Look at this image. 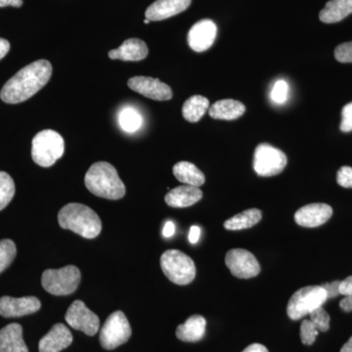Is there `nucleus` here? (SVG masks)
I'll list each match as a JSON object with an SVG mask.
<instances>
[{
  "mask_svg": "<svg viewBox=\"0 0 352 352\" xmlns=\"http://www.w3.org/2000/svg\"><path fill=\"white\" fill-rule=\"evenodd\" d=\"M0 352H1V351H0Z\"/></svg>",
  "mask_w": 352,
  "mask_h": 352,
  "instance_id": "46",
  "label": "nucleus"
},
{
  "mask_svg": "<svg viewBox=\"0 0 352 352\" xmlns=\"http://www.w3.org/2000/svg\"><path fill=\"white\" fill-rule=\"evenodd\" d=\"M52 76V65L47 60H38L21 69L4 85L0 98L7 104L27 101L45 87Z\"/></svg>",
  "mask_w": 352,
  "mask_h": 352,
  "instance_id": "1",
  "label": "nucleus"
},
{
  "mask_svg": "<svg viewBox=\"0 0 352 352\" xmlns=\"http://www.w3.org/2000/svg\"><path fill=\"white\" fill-rule=\"evenodd\" d=\"M131 327L122 311H115L108 317L100 331V344L103 349L113 351L126 344L131 337Z\"/></svg>",
  "mask_w": 352,
  "mask_h": 352,
  "instance_id": "8",
  "label": "nucleus"
},
{
  "mask_svg": "<svg viewBox=\"0 0 352 352\" xmlns=\"http://www.w3.org/2000/svg\"><path fill=\"white\" fill-rule=\"evenodd\" d=\"M340 352H352V336L349 342L344 344V346L340 349Z\"/></svg>",
  "mask_w": 352,
  "mask_h": 352,
  "instance_id": "44",
  "label": "nucleus"
},
{
  "mask_svg": "<svg viewBox=\"0 0 352 352\" xmlns=\"http://www.w3.org/2000/svg\"><path fill=\"white\" fill-rule=\"evenodd\" d=\"M59 226L87 239H94L102 230L99 215L92 208L78 203H69L58 214Z\"/></svg>",
  "mask_w": 352,
  "mask_h": 352,
  "instance_id": "3",
  "label": "nucleus"
},
{
  "mask_svg": "<svg viewBox=\"0 0 352 352\" xmlns=\"http://www.w3.org/2000/svg\"><path fill=\"white\" fill-rule=\"evenodd\" d=\"M85 184L94 195L108 200H120L126 195L124 182L117 170L107 162L92 164L85 175Z\"/></svg>",
  "mask_w": 352,
  "mask_h": 352,
  "instance_id": "2",
  "label": "nucleus"
},
{
  "mask_svg": "<svg viewBox=\"0 0 352 352\" xmlns=\"http://www.w3.org/2000/svg\"><path fill=\"white\" fill-rule=\"evenodd\" d=\"M10 50V43L6 39L0 38V60L6 56Z\"/></svg>",
  "mask_w": 352,
  "mask_h": 352,
  "instance_id": "39",
  "label": "nucleus"
},
{
  "mask_svg": "<svg viewBox=\"0 0 352 352\" xmlns=\"http://www.w3.org/2000/svg\"><path fill=\"white\" fill-rule=\"evenodd\" d=\"M245 111V105L240 101L223 99L215 102L214 105L208 109V113L212 119L232 120L242 117Z\"/></svg>",
  "mask_w": 352,
  "mask_h": 352,
  "instance_id": "22",
  "label": "nucleus"
},
{
  "mask_svg": "<svg viewBox=\"0 0 352 352\" xmlns=\"http://www.w3.org/2000/svg\"><path fill=\"white\" fill-rule=\"evenodd\" d=\"M203 198V192L199 187L182 185L170 190L164 201L171 208H187L195 205Z\"/></svg>",
  "mask_w": 352,
  "mask_h": 352,
  "instance_id": "19",
  "label": "nucleus"
},
{
  "mask_svg": "<svg viewBox=\"0 0 352 352\" xmlns=\"http://www.w3.org/2000/svg\"><path fill=\"white\" fill-rule=\"evenodd\" d=\"M333 208L327 204H309L296 210L295 221L298 226L314 228L323 226L332 217Z\"/></svg>",
  "mask_w": 352,
  "mask_h": 352,
  "instance_id": "15",
  "label": "nucleus"
},
{
  "mask_svg": "<svg viewBox=\"0 0 352 352\" xmlns=\"http://www.w3.org/2000/svg\"><path fill=\"white\" fill-rule=\"evenodd\" d=\"M72 342L73 335L69 329L64 324L58 323L39 342V352H60L71 346Z\"/></svg>",
  "mask_w": 352,
  "mask_h": 352,
  "instance_id": "16",
  "label": "nucleus"
},
{
  "mask_svg": "<svg viewBox=\"0 0 352 352\" xmlns=\"http://www.w3.org/2000/svg\"><path fill=\"white\" fill-rule=\"evenodd\" d=\"M17 254L15 243L12 240L0 241V274L7 270Z\"/></svg>",
  "mask_w": 352,
  "mask_h": 352,
  "instance_id": "29",
  "label": "nucleus"
},
{
  "mask_svg": "<svg viewBox=\"0 0 352 352\" xmlns=\"http://www.w3.org/2000/svg\"><path fill=\"white\" fill-rule=\"evenodd\" d=\"M207 321L201 315H193L176 329V337L185 342H196L203 339Z\"/></svg>",
  "mask_w": 352,
  "mask_h": 352,
  "instance_id": "21",
  "label": "nucleus"
},
{
  "mask_svg": "<svg viewBox=\"0 0 352 352\" xmlns=\"http://www.w3.org/2000/svg\"><path fill=\"white\" fill-rule=\"evenodd\" d=\"M175 232V223L173 221H168L164 224L163 234L164 237L170 238Z\"/></svg>",
  "mask_w": 352,
  "mask_h": 352,
  "instance_id": "41",
  "label": "nucleus"
},
{
  "mask_svg": "<svg viewBox=\"0 0 352 352\" xmlns=\"http://www.w3.org/2000/svg\"><path fill=\"white\" fill-rule=\"evenodd\" d=\"M147 44L139 38H129L117 50L109 51V58L122 61H141L148 56Z\"/></svg>",
  "mask_w": 352,
  "mask_h": 352,
  "instance_id": "18",
  "label": "nucleus"
},
{
  "mask_svg": "<svg viewBox=\"0 0 352 352\" xmlns=\"http://www.w3.org/2000/svg\"><path fill=\"white\" fill-rule=\"evenodd\" d=\"M217 27L212 20L204 19L197 22L190 29L187 41L190 48L195 52L210 50L217 38Z\"/></svg>",
  "mask_w": 352,
  "mask_h": 352,
  "instance_id": "14",
  "label": "nucleus"
},
{
  "mask_svg": "<svg viewBox=\"0 0 352 352\" xmlns=\"http://www.w3.org/2000/svg\"><path fill=\"white\" fill-rule=\"evenodd\" d=\"M119 124L122 131L133 133L142 126V116L133 107H124L119 113Z\"/></svg>",
  "mask_w": 352,
  "mask_h": 352,
  "instance_id": "27",
  "label": "nucleus"
},
{
  "mask_svg": "<svg viewBox=\"0 0 352 352\" xmlns=\"http://www.w3.org/2000/svg\"><path fill=\"white\" fill-rule=\"evenodd\" d=\"M328 300L322 286H307L298 289L289 298L287 314L292 320H300Z\"/></svg>",
  "mask_w": 352,
  "mask_h": 352,
  "instance_id": "7",
  "label": "nucleus"
},
{
  "mask_svg": "<svg viewBox=\"0 0 352 352\" xmlns=\"http://www.w3.org/2000/svg\"><path fill=\"white\" fill-rule=\"evenodd\" d=\"M201 229L198 226H194L191 227L189 232V241L191 244H196L200 239Z\"/></svg>",
  "mask_w": 352,
  "mask_h": 352,
  "instance_id": "38",
  "label": "nucleus"
},
{
  "mask_svg": "<svg viewBox=\"0 0 352 352\" xmlns=\"http://www.w3.org/2000/svg\"><path fill=\"white\" fill-rule=\"evenodd\" d=\"M340 281H333L332 283H326L322 285V288L325 289L328 298H336L340 295L339 287Z\"/></svg>",
  "mask_w": 352,
  "mask_h": 352,
  "instance_id": "36",
  "label": "nucleus"
},
{
  "mask_svg": "<svg viewBox=\"0 0 352 352\" xmlns=\"http://www.w3.org/2000/svg\"><path fill=\"white\" fill-rule=\"evenodd\" d=\"M65 320L75 330L87 336L96 335L100 328V320L94 312L88 309L82 300H75L67 310Z\"/></svg>",
  "mask_w": 352,
  "mask_h": 352,
  "instance_id": "11",
  "label": "nucleus"
},
{
  "mask_svg": "<svg viewBox=\"0 0 352 352\" xmlns=\"http://www.w3.org/2000/svg\"><path fill=\"white\" fill-rule=\"evenodd\" d=\"M161 267L170 281L182 286L192 283L196 277L193 259L178 250H168L162 254Z\"/></svg>",
  "mask_w": 352,
  "mask_h": 352,
  "instance_id": "5",
  "label": "nucleus"
},
{
  "mask_svg": "<svg viewBox=\"0 0 352 352\" xmlns=\"http://www.w3.org/2000/svg\"><path fill=\"white\" fill-rule=\"evenodd\" d=\"M340 307L344 311L352 312V296H346L340 302Z\"/></svg>",
  "mask_w": 352,
  "mask_h": 352,
  "instance_id": "40",
  "label": "nucleus"
},
{
  "mask_svg": "<svg viewBox=\"0 0 352 352\" xmlns=\"http://www.w3.org/2000/svg\"><path fill=\"white\" fill-rule=\"evenodd\" d=\"M226 264L231 274L239 279H251L261 273L258 259L247 250H230L226 254Z\"/></svg>",
  "mask_w": 352,
  "mask_h": 352,
  "instance_id": "10",
  "label": "nucleus"
},
{
  "mask_svg": "<svg viewBox=\"0 0 352 352\" xmlns=\"http://www.w3.org/2000/svg\"><path fill=\"white\" fill-rule=\"evenodd\" d=\"M318 333V329L310 319H305L302 321V325H300V339H302L303 344L305 346L314 344Z\"/></svg>",
  "mask_w": 352,
  "mask_h": 352,
  "instance_id": "31",
  "label": "nucleus"
},
{
  "mask_svg": "<svg viewBox=\"0 0 352 352\" xmlns=\"http://www.w3.org/2000/svg\"><path fill=\"white\" fill-rule=\"evenodd\" d=\"M80 271L75 265H67L60 270L44 271L41 284L47 293L54 296H69L75 293L80 285Z\"/></svg>",
  "mask_w": 352,
  "mask_h": 352,
  "instance_id": "6",
  "label": "nucleus"
},
{
  "mask_svg": "<svg viewBox=\"0 0 352 352\" xmlns=\"http://www.w3.org/2000/svg\"><path fill=\"white\" fill-rule=\"evenodd\" d=\"M337 182L344 188H352V168L351 166H342L338 171Z\"/></svg>",
  "mask_w": 352,
  "mask_h": 352,
  "instance_id": "34",
  "label": "nucleus"
},
{
  "mask_svg": "<svg viewBox=\"0 0 352 352\" xmlns=\"http://www.w3.org/2000/svg\"><path fill=\"white\" fill-rule=\"evenodd\" d=\"M271 99L276 104L286 103L289 98V85L283 80H277L270 94Z\"/></svg>",
  "mask_w": 352,
  "mask_h": 352,
  "instance_id": "32",
  "label": "nucleus"
},
{
  "mask_svg": "<svg viewBox=\"0 0 352 352\" xmlns=\"http://www.w3.org/2000/svg\"><path fill=\"white\" fill-rule=\"evenodd\" d=\"M340 129L342 132L352 131V102L342 108Z\"/></svg>",
  "mask_w": 352,
  "mask_h": 352,
  "instance_id": "35",
  "label": "nucleus"
},
{
  "mask_svg": "<svg viewBox=\"0 0 352 352\" xmlns=\"http://www.w3.org/2000/svg\"><path fill=\"white\" fill-rule=\"evenodd\" d=\"M22 6L23 0H0V7H21Z\"/></svg>",
  "mask_w": 352,
  "mask_h": 352,
  "instance_id": "43",
  "label": "nucleus"
},
{
  "mask_svg": "<svg viewBox=\"0 0 352 352\" xmlns=\"http://www.w3.org/2000/svg\"><path fill=\"white\" fill-rule=\"evenodd\" d=\"M133 91L156 101H168L173 98L171 88L157 78L150 76H134L127 82Z\"/></svg>",
  "mask_w": 352,
  "mask_h": 352,
  "instance_id": "12",
  "label": "nucleus"
},
{
  "mask_svg": "<svg viewBox=\"0 0 352 352\" xmlns=\"http://www.w3.org/2000/svg\"><path fill=\"white\" fill-rule=\"evenodd\" d=\"M144 23H145V24H149L150 21H149V20H148V19H145V20H144Z\"/></svg>",
  "mask_w": 352,
  "mask_h": 352,
  "instance_id": "45",
  "label": "nucleus"
},
{
  "mask_svg": "<svg viewBox=\"0 0 352 352\" xmlns=\"http://www.w3.org/2000/svg\"><path fill=\"white\" fill-rule=\"evenodd\" d=\"M335 58L340 63H352V41L338 45L335 50Z\"/></svg>",
  "mask_w": 352,
  "mask_h": 352,
  "instance_id": "33",
  "label": "nucleus"
},
{
  "mask_svg": "<svg viewBox=\"0 0 352 352\" xmlns=\"http://www.w3.org/2000/svg\"><path fill=\"white\" fill-rule=\"evenodd\" d=\"M64 139L52 129L38 132L32 142V157L34 163L50 168L64 155Z\"/></svg>",
  "mask_w": 352,
  "mask_h": 352,
  "instance_id": "4",
  "label": "nucleus"
},
{
  "mask_svg": "<svg viewBox=\"0 0 352 352\" xmlns=\"http://www.w3.org/2000/svg\"><path fill=\"white\" fill-rule=\"evenodd\" d=\"M0 351L29 352L23 339V328L20 324H9L0 330Z\"/></svg>",
  "mask_w": 352,
  "mask_h": 352,
  "instance_id": "20",
  "label": "nucleus"
},
{
  "mask_svg": "<svg viewBox=\"0 0 352 352\" xmlns=\"http://www.w3.org/2000/svg\"><path fill=\"white\" fill-rule=\"evenodd\" d=\"M15 195V183L8 173L0 171V212L13 200Z\"/></svg>",
  "mask_w": 352,
  "mask_h": 352,
  "instance_id": "28",
  "label": "nucleus"
},
{
  "mask_svg": "<svg viewBox=\"0 0 352 352\" xmlns=\"http://www.w3.org/2000/svg\"><path fill=\"white\" fill-rule=\"evenodd\" d=\"M242 352H268V349L261 344H252Z\"/></svg>",
  "mask_w": 352,
  "mask_h": 352,
  "instance_id": "42",
  "label": "nucleus"
},
{
  "mask_svg": "<svg viewBox=\"0 0 352 352\" xmlns=\"http://www.w3.org/2000/svg\"><path fill=\"white\" fill-rule=\"evenodd\" d=\"M261 219H263V214L261 210L258 208H250L227 219L224 222V228L227 230H242V229L251 228L258 224Z\"/></svg>",
  "mask_w": 352,
  "mask_h": 352,
  "instance_id": "25",
  "label": "nucleus"
},
{
  "mask_svg": "<svg viewBox=\"0 0 352 352\" xmlns=\"http://www.w3.org/2000/svg\"><path fill=\"white\" fill-rule=\"evenodd\" d=\"M352 13V0H330L319 13V19L325 24H335Z\"/></svg>",
  "mask_w": 352,
  "mask_h": 352,
  "instance_id": "23",
  "label": "nucleus"
},
{
  "mask_svg": "<svg viewBox=\"0 0 352 352\" xmlns=\"http://www.w3.org/2000/svg\"><path fill=\"white\" fill-rule=\"evenodd\" d=\"M288 160L284 152L266 143L259 144L254 155V170L256 175L270 177L279 175L286 168Z\"/></svg>",
  "mask_w": 352,
  "mask_h": 352,
  "instance_id": "9",
  "label": "nucleus"
},
{
  "mask_svg": "<svg viewBox=\"0 0 352 352\" xmlns=\"http://www.w3.org/2000/svg\"><path fill=\"white\" fill-rule=\"evenodd\" d=\"M173 171L176 179L184 184L196 187L205 184V175L197 168L195 164L189 162H179L175 164Z\"/></svg>",
  "mask_w": 352,
  "mask_h": 352,
  "instance_id": "24",
  "label": "nucleus"
},
{
  "mask_svg": "<svg viewBox=\"0 0 352 352\" xmlns=\"http://www.w3.org/2000/svg\"><path fill=\"white\" fill-rule=\"evenodd\" d=\"M191 0H157L146 10V19L162 21L168 19L186 10Z\"/></svg>",
  "mask_w": 352,
  "mask_h": 352,
  "instance_id": "17",
  "label": "nucleus"
},
{
  "mask_svg": "<svg viewBox=\"0 0 352 352\" xmlns=\"http://www.w3.org/2000/svg\"><path fill=\"white\" fill-rule=\"evenodd\" d=\"M339 292L340 295L352 296V276L347 277L344 281H340Z\"/></svg>",
  "mask_w": 352,
  "mask_h": 352,
  "instance_id": "37",
  "label": "nucleus"
},
{
  "mask_svg": "<svg viewBox=\"0 0 352 352\" xmlns=\"http://www.w3.org/2000/svg\"><path fill=\"white\" fill-rule=\"evenodd\" d=\"M310 320L316 326L319 332H327L330 329V315L320 307L314 309L309 314Z\"/></svg>",
  "mask_w": 352,
  "mask_h": 352,
  "instance_id": "30",
  "label": "nucleus"
},
{
  "mask_svg": "<svg viewBox=\"0 0 352 352\" xmlns=\"http://www.w3.org/2000/svg\"><path fill=\"white\" fill-rule=\"evenodd\" d=\"M41 307V300L36 296L17 298L4 296L0 298V315L6 318H15L36 314Z\"/></svg>",
  "mask_w": 352,
  "mask_h": 352,
  "instance_id": "13",
  "label": "nucleus"
},
{
  "mask_svg": "<svg viewBox=\"0 0 352 352\" xmlns=\"http://www.w3.org/2000/svg\"><path fill=\"white\" fill-rule=\"evenodd\" d=\"M210 109V101L201 95H194L185 101L182 107V115L189 122H197L205 116Z\"/></svg>",
  "mask_w": 352,
  "mask_h": 352,
  "instance_id": "26",
  "label": "nucleus"
}]
</instances>
